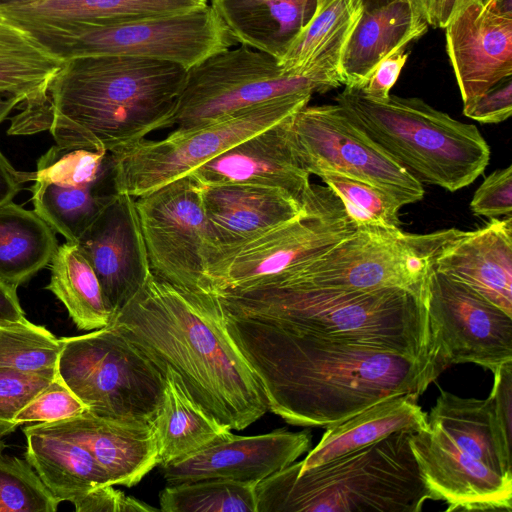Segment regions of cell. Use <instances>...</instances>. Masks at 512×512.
Segmentation results:
<instances>
[{
    "label": "cell",
    "mask_w": 512,
    "mask_h": 512,
    "mask_svg": "<svg viewBox=\"0 0 512 512\" xmlns=\"http://www.w3.org/2000/svg\"><path fill=\"white\" fill-rule=\"evenodd\" d=\"M186 73L176 63L125 55L66 60L45 94L18 107L8 134L49 131L62 147L113 152L173 126Z\"/></svg>",
    "instance_id": "3957f363"
},
{
    "label": "cell",
    "mask_w": 512,
    "mask_h": 512,
    "mask_svg": "<svg viewBox=\"0 0 512 512\" xmlns=\"http://www.w3.org/2000/svg\"><path fill=\"white\" fill-rule=\"evenodd\" d=\"M24 99L17 95L0 93V123L4 121L10 112L18 108Z\"/></svg>",
    "instance_id": "681fc988"
},
{
    "label": "cell",
    "mask_w": 512,
    "mask_h": 512,
    "mask_svg": "<svg viewBox=\"0 0 512 512\" xmlns=\"http://www.w3.org/2000/svg\"><path fill=\"white\" fill-rule=\"evenodd\" d=\"M223 311L269 410L294 426L327 428L383 398L420 397L447 369L439 355L412 357Z\"/></svg>",
    "instance_id": "6da1fadb"
},
{
    "label": "cell",
    "mask_w": 512,
    "mask_h": 512,
    "mask_svg": "<svg viewBox=\"0 0 512 512\" xmlns=\"http://www.w3.org/2000/svg\"><path fill=\"white\" fill-rule=\"evenodd\" d=\"M63 62L22 28L0 18V93L24 102L41 96Z\"/></svg>",
    "instance_id": "836d02e7"
},
{
    "label": "cell",
    "mask_w": 512,
    "mask_h": 512,
    "mask_svg": "<svg viewBox=\"0 0 512 512\" xmlns=\"http://www.w3.org/2000/svg\"><path fill=\"white\" fill-rule=\"evenodd\" d=\"M76 244L93 268L113 317L151 273L135 198L117 193Z\"/></svg>",
    "instance_id": "e0dca14e"
},
{
    "label": "cell",
    "mask_w": 512,
    "mask_h": 512,
    "mask_svg": "<svg viewBox=\"0 0 512 512\" xmlns=\"http://www.w3.org/2000/svg\"><path fill=\"white\" fill-rule=\"evenodd\" d=\"M418 398L413 394L389 396L349 419L327 427L318 444L298 462L299 471L373 444L395 432L428 430L427 413L418 405Z\"/></svg>",
    "instance_id": "484cf974"
},
{
    "label": "cell",
    "mask_w": 512,
    "mask_h": 512,
    "mask_svg": "<svg viewBox=\"0 0 512 512\" xmlns=\"http://www.w3.org/2000/svg\"><path fill=\"white\" fill-rule=\"evenodd\" d=\"M316 0H212L237 44L278 61L312 16Z\"/></svg>",
    "instance_id": "4316f807"
},
{
    "label": "cell",
    "mask_w": 512,
    "mask_h": 512,
    "mask_svg": "<svg viewBox=\"0 0 512 512\" xmlns=\"http://www.w3.org/2000/svg\"><path fill=\"white\" fill-rule=\"evenodd\" d=\"M426 306L433 348L447 367L474 363L493 372L512 361V316L434 267Z\"/></svg>",
    "instance_id": "9a60e30c"
},
{
    "label": "cell",
    "mask_w": 512,
    "mask_h": 512,
    "mask_svg": "<svg viewBox=\"0 0 512 512\" xmlns=\"http://www.w3.org/2000/svg\"><path fill=\"white\" fill-rule=\"evenodd\" d=\"M25 318L17 291L0 282V324Z\"/></svg>",
    "instance_id": "c3c4849f"
},
{
    "label": "cell",
    "mask_w": 512,
    "mask_h": 512,
    "mask_svg": "<svg viewBox=\"0 0 512 512\" xmlns=\"http://www.w3.org/2000/svg\"><path fill=\"white\" fill-rule=\"evenodd\" d=\"M410 436L395 432L305 471L295 461L256 484L257 512H419L436 497Z\"/></svg>",
    "instance_id": "5b68a950"
},
{
    "label": "cell",
    "mask_w": 512,
    "mask_h": 512,
    "mask_svg": "<svg viewBox=\"0 0 512 512\" xmlns=\"http://www.w3.org/2000/svg\"><path fill=\"white\" fill-rule=\"evenodd\" d=\"M230 430L269 411L264 389L229 335L215 293L185 290L152 272L109 323Z\"/></svg>",
    "instance_id": "7a4b0ae2"
},
{
    "label": "cell",
    "mask_w": 512,
    "mask_h": 512,
    "mask_svg": "<svg viewBox=\"0 0 512 512\" xmlns=\"http://www.w3.org/2000/svg\"><path fill=\"white\" fill-rule=\"evenodd\" d=\"M474 215L491 219L511 216L512 166L493 171L475 191L470 202Z\"/></svg>",
    "instance_id": "b9f144b4"
},
{
    "label": "cell",
    "mask_w": 512,
    "mask_h": 512,
    "mask_svg": "<svg viewBox=\"0 0 512 512\" xmlns=\"http://www.w3.org/2000/svg\"><path fill=\"white\" fill-rule=\"evenodd\" d=\"M56 372L98 417L153 423L161 407L166 376L112 326L60 338Z\"/></svg>",
    "instance_id": "9c48e42d"
},
{
    "label": "cell",
    "mask_w": 512,
    "mask_h": 512,
    "mask_svg": "<svg viewBox=\"0 0 512 512\" xmlns=\"http://www.w3.org/2000/svg\"><path fill=\"white\" fill-rule=\"evenodd\" d=\"M312 94L275 98L195 129H175L161 140L143 139L110 152L116 193L137 198L174 180L233 145L308 105Z\"/></svg>",
    "instance_id": "8fae6325"
},
{
    "label": "cell",
    "mask_w": 512,
    "mask_h": 512,
    "mask_svg": "<svg viewBox=\"0 0 512 512\" xmlns=\"http://www.w3.org/2000/svg\"><path fill=\"white\" fill-rule=\"evenodd\" d=\"M51 277L45 289L66 307L79 330H97L109 325V311L99 280L76 243L58 245L51 261Z\"/></svg>",
    "instance_id": "d6a6232c"
},
{
    "label": "cell",
    "mask_w": 512,
    "mask_h": 512,
    "mask_svg": "<svg viewBox=\"0 0 512 512\" xmlns=\"http://www.w3.org/2000/svg\"><path fill=\"white\" fill-rule=\"evenodd\" d=\"M427 421L445 432L463 452L512 479L511 442L498 425L489 397L463 398L440 389Z\"/></svg>",
    "instance_id": "83f0119b"
},
{
    "label": "cell",
    "mask_w": 512,
    "mask_h": 512,
    "mask_svg": "<svg viewBox=\"0 0 512 512\" xmlns=\"http://www.w3.org/2000/svg\"><path fill=\"white\" fill-rule=\"evenodd\" d=\"M354 125L420 182L455 192L473 183L490 161L478 128L419 98L382 100L345 87L336 98Z\"/></svg>",
    "instance_id": "8992f818"
},
{
    "label": "cell",
    "mask_w": 512,
    "mask_h": 512,
    "mask_svg": "<svg viewBox=\"0 0 512 512\" xmlns=\"http://www.w3.org/2000/svg\"><path fill=\"white\" fill-rule=\"evenodd\" d=\"M36 426L84 446L107 473L112 485L134 486L158 465L154 422L112 420L86 411Z\"/></svg>",
    "instance_id": "603a6c76"
},
{
    "label": "cell",
    "mask_w": 512,
    "mask_h": 512,
    "mask_svg": "<svg viewBox=\"0 0 512 512\" xmlns=\"http://www.w3.org/2000/svg\"><path fill=\"white\" fill-rule=\"evenodd\" d=\"M56 368L20 371L0 367V426L14 431L16 414L56 376Z\"/></svg>",
    "instance_id": "60d3db41"
},
{
    "label": "cell",
    "mask_w": 512,
    "mask_h": 512,
    "mask_svg": "<svg viewBox=\"0 0 512 512\" xmlns=\"http://www.w3.org/2000/svg\"><path fill=\"white\" fill-rule=\"evenodd\" d=\"M87 408L56 374L54 379L15 416L14 427L30 423H49L76 417Z\"/></svg>",
    "instance_id": "ab89813d"
},
{
    "label": "cell",
    "mask_w": 512,
    "mask_h": 512,
    "mask_svg": "<svg viewBox=\"0 0 512 512\" xmlns=\"http://www.w3.org/2000/svg\"><path fill=\"white\" fill-rule=\"evenodd\" d=\"M293 132L298 157L310 175L332 171L367 182L402 206L425 194L422 183L369 140L337 103L304 106L294 115Z\"/></svg>",
    "instance_id": "5bb4252c"
},
{
    "label": "cell",
    "mask_w": 512,
    "mask_h": 512,
    "mask_svg": "<svg viewBox=\"0 0 512 512\" xmlns=\"http://www.w3.org/2000/svg\"><path fill=\"white\" fill-rule=\"evenodd\" d=\"M459 231L413 234L400 228L356 226L316 259L265 280L346 290L402 288L427 296L435 260Z\"/></svg>",
    "instance_id": "30bf717a"
},
{
    "label": "cell",
    "mask_w": 512,
    "mask_h": 512,
    "mask_svg": "<svg viewBox=\"0 0 512 512\" xmlns=\"http://www.w3.org/2000/svg\"><path fill=\"white\" fill-rule=\"evenodd\" d=\"M203 185L188 174L135 198L152 274L176 287L214 293L206 273Z\"/></svg>",
    "instance_id": "4fadbf2b"
},
{
    "label": "cell",
    "mask_w": 512,
    "mask_h": 512,
    "mask_svg": "<svg viewBox=\"0 0 512 512\" xmlns=\"http://www.w3.org/2000/svg\"><path fill=\"white\" fill-rule=\"evenodd\" d=\"M11 432H13L11 429L0 426V452H2L6 447L4 437L10 434Z\"/></svg>",
    "instance_id": "f5cc1de1"
},
{
    "label": "cell",
    "mask_w": 512,
    "mask_h": 512,
    "mask_svg": "<svg viewBox=\"0 0 512 512\" xmlns=\"http://www.w3.org/2000/svg\"><path fill=\"white\" fill-rule=\"evenodd\" d=\"M33 182L34 211L71 243L117 194L105 150L55 144L38 159Z\"/></svg>",
    "instance_id": "2e32d148"
},
{
    "label": "cell",
    "mask_w": 512,
    "mask_h": 512,
    "mask_svg": "<svg viewBox=\"0 0 512 512\" xmlns=\"http://www.w3.org/2000/svg\"><path fill=\"white\" fill-rule=\"evenodd\" d=\"M482 3L489 6L498 13L512 17V0H481Z\"/></svg>",
    "instance_id": "f907efd6"
},
{
    "label": "cell",
    "mask_w": 512,
    "mask_h": 512,
    "mask_svg": "<svg viewBox=\"0 0 512 512\" xmlns=\"http://www.w3.org/2000/svg\"><path fill=\"white\" fill-rule=\"evenodd\" d=\"M59 503L26 459L0 452V512H55Z\"/></svg>",
    "instance_id": "f35d334b"
},
{
    "label": "cell",
    "mask_w": 512,
    "mask_h": 512,
    "mask_svg": "<svg viewBox=\"0 0 512 512\" xmlns=\"http://www.w3.org/2000/svg\"><path fill=\"white\" fill-rule=\"evenodd\" d=\"M339 198L355 224L399 228L402 204L389 193L367 182L332 171L316 174Z\"/></svg>",
    "instance_id": "74e56055"
},
{
    "label": "cell",
    "mask_w": 512,
    "mask_h": 512,
    "mask_svg": "<svg viewBox=\"0 0 512 512\" xmlns=\"http://www.w3.org/2000/svg\"><path fill=\"white\" fill-rule=\"evenodd\" d=\"M311 438L309 431L240 436L229 430L188 457L162 466L163 477L168 485L210 478L258 483L307 452Z\"/></svg>",
    "instance_id": "ac0fdd59"
},
{
    "label": "cell",
    "mask_w": 512,
    "mask_h": 512,
    "mask_svg": "<svg viewBox=\"0 0 512 512\" xmlns=\"http://www.w3.org/2000/svg\"><path fill=\"white\" fill-rule=\"evenodd\" d=\"M216 295L231 314L412 357L439 355L432 345L427 296L406 289L346 290L264 280Z\"/></svg>",
    "instance_id": "277c9868"
},
{
    "label": "cell",
    "mask_w": 512,
    "mask_h": 512,
    "mask_svg": "<svg viewBox=\"0 0 512 512\" xmlns=\"http://www.w3.org/2000/svg\"><path fill=\"white\" fill-rule=\"evenodd\" d=\"M407 59L408 54L404 50L385 58L375 67L364 85L358 89L365 96L372 99L382 100L387 98Z\"/></svg>",
    "instance_id": "f6af8a7d"
},
{
    "label": "cell",
    "mask_w": 512,
    "mask_h": 512,
    "mask_svg": "<svg viewBox=\"0 0 512 512\" xmlns=\"http://www.w3.org/2000/svg\"><path fill=\"white\" fill-rule=\"evenodd\" d=\"M202 202L206 260L290 221L304 209V201L281 189L248 184L203 185Z\"/></svg>",
    "instance_id": "7402d4cb"
},
{
    "label": "cell",
    "mask_w": 512,
    "mask_h": 512,
    "mask_svg": "<svg viewBox=\"0 0 512 512\" xmlns=\"http://www.w3.org/2000/svg\"><path fill=\"white\" fill-rule=\"evenodd\" d=\"M73 504L77 512H151L158 510L113 488L111 484L91 490Z\"/></svg>",
    "instance_id": "ee69618b"
},
{
    "label": "cell",
    "mask_w": 512,
    "mask_h": 512,
    "mask_svg": "<svg viewBox=\"0 0 512 512\" xmlns=\"http://www.w3.org/2000/svg\"><path fill=\"white\" fill-rule=\"evenodd\" d=\"M23 432L26 460L59 502L73 503L91 490L111 484L107 473L81 444L36 424L27 425Z\"/></svg>",
    "instance_id": "f1b7e54d"
},
{
    "label": "cell",
    "mask_w": 512,
    "mask_h": 512,
    "mask_svg": "<svg viewBox=\"0 0 512 512\" xmlns=\"http://www.w3.org/2000/svg\"><path fill=\"white\" fill-rule=\"evenodd\" d=\"M355 228L339 198L327 186L311 184L298 216L234 249L212 254L206 273L215 294L241 289L316 259Z\"/></svg>",
    "instance_id": "7c38bea8"
},
{
    "label": "cell",
    "mask_w": 512,
    "mask_h": 512,
    "mask_svg": "<svg viewBox=\"0 0 512 512\" xmlns=\"http://www.w3.org/2000/svg\"><path fill=\"white\" fill-rule=\"evenodd\" d=\"M428 25L445 28L456 12L471 0H415Z\"/></svg>",
    "instance_id": "bcb514c9"
},
{
    "label": "cell",
    "mask_w": 512,
    "mask_h": 512,
    "mask_svg": "<svg viewBox=\"0 0 512 512\" xmlns=\"http://www.w3.org/2000/svg\"><path fill=\"white\" fill-rule=\"evenodd\" d=\"M9 22L22 28L62 61L86 56L125 55L168 61L188 70L237 44L211 5L120 23Z\"/></svg>",
    "instance_id": "ba28073f"
},
{
    "label": "cell",
    "mask_w": 512,
    "mask_h": 512,
    "mask_svg": "<svg viewBox=\"0 0 512 512\" xmlns=\"http://www.w3.org/2000/svg\"><path fill=\"white\" fill-rule=\"evenodd\" d=\"M207 5V0H12L0 5V18L120 23Z\"/></svg>",
    "instance_id": "f546056e"
},
{
    "label": "cell",
    "mask_w": 512,
    "mask_h": 512,
    "mask_svg": "<svg viewBox=\"0 0 512 512\" xmlns=\"http://www.w3.org/2000/svg\"><path fill=\"white\" fill-rule=\"evenodd\" d=\"M422 478L445 511H512V479L502 477L459 449L437 426L411 433Z\"/></svg>",
    "instance_id": "d6986e66"
},
{
    "label": "cell",
    "mask_w": 512,
    "mask_h": 512,
    "mask_svg": "<svg viewBox=\"0 0 512 512\" xmlns=\"http://www.w3.org/2000/svg\"><path fill=\"white\" fill-rule=\"evenodd\" d=\"M342 50H326L303 73L286 72L276 58L245 45L217 52L187 70L173 125L200 128L275 98L337 88Z\"/></svg>",
    "instance_id": "52a82bcc"
},
{
    "label": "cell",
    "mask_w": 512,
    "mask_h": 512,
    "mask_svg": "<svg viewBox=\"0 0 512 512\" xmlns=\"http://www.w3.org/2000/svg\"><path fill=\"white\" fill-rule=\"evenodd\" d=\"M363 12L361 0H319L297 36L279 60L290 73H303L326 50L346 42Z\"/></svg>",
    "instance_id": "e575fe53"
},
{
    "label": "cell",
    "mask_w": 512,
    "mask_h": 512,
    "mask_svg": "<svg viewBox=\"0 0 512 512\" xmlns=\"http://www.w3.org/2000/svg\"><path fill=\"white\" fill-rule=\"evenodd\" d=\"M428 23L415 0H395L363 10L345 44L339 75L345 87L361 88L375 67L424 35Z\"/></svg>",
    "instance_id": "d4e9b609"
},
{
    "label": "cell",
    "mask_w": 512,
    "mask_h": 512,
    "mask_svg": "<svg viewBox=\"0 0 512 512\" xmlns=\"http://www.w3.org/2000/svg\"><path fill=\"white\" fill-rule=\"evenodd\" d=\"M434 268L512 316V217L494 218L475 231L460 230Z\"/></svg>",
    "instance_id": "cb8c5ba5"
},
{
    "label": "cell",
    "mask_w": 512,
    "mask_h": 512,
    "mask_svg": "<svg viewBox=\"0 0 512 512\" xmlns=\"http://www.w3.org/2000/svg\"><path fill=\"white\" fill-rule=\"evenodd\" d=\"M257 483L201 479L166 486L159 494L164 512H257Z\"/></svg>",
    "instance_id": "d590c367"
},
{
    "label": "cell",
    "mask_w": 512,
    "mask_h": 512,
    "mask_svg": "<svg viewBox=\"0 0 512 512\" xmlns=\"http://www.w3.org/2000/svg\"><path fill=\"white\" fill-rule=\"evenodd\" d=\"M154 429L161 467L188 457L230 430L204 411L169 370Z\"/></svg>",
    "instance_id": "4dcf8cb0"
},
{
    "label": "cell",
    "mask_w": 512,
    "mask_h": 512,
    "mask_svg": "<svg viewBox=\"0 0 512 512\" xmlns=\"http://www.w3.org/2000/svg\"><path fill=\"white\" fill-rule=\"evenodd\" d=\"M295 114L233 145L190 175L205 186L248 184L277 188L303 202L311 183L295 148Z\"/></svg>",
    "instance_id": "ffe728a7"
},
{
    "label": "cell",
    "mask_w": 512,
    "mask_h": 512,
    "mask_svg": "<svg viewBox=\"0 0 512 512\" xmlns=\"http://www.w3.org/2000/svg\"><path fill=\"white\" fill-rule=\"evenodd\" d=\"M463 114L483 124H496L512 114V78L500 83L463 104Z\"/></svg>",
    "instance_id": "7bdbcfd3"
},
{
    "label": "cell",
    "mask_w": 512,
    "mask_h": 512,
    "mask_svg": "<svg viewBox=\"0 0 512 512\" xmlns=\"http://www.w3.org/2000/svg\"><path fill=\"white\" fill-rule=\"evenodd\" d=\"M445 29L446 51L463 104L512 76V17L471 0Z\"/></svg>",
    "instance_id": "44dd1931"
},
{
    "label": "cell",
    "mask_w": 512,
    "mask_h": 512,
    "mask_svg": "<svg viewBox=\"0 0 512 512\" xmlns=\"http://www.w3.org/2000/svg\"><path fill=\"white\" fill-rule=\"evenodd\" d=\"M33 179L34 172L16 170L0 151V205L12 202L23 185Z\"/></svg>",
    "instance_id": "7dc6e473"
},
{
    "label": "cell",
    "mask_w": 512,
    "mask_h": 512,
    "mask_svg": "<svg viewBox=\"0 0 512 512\" xmlns=\"http://www.w3.org/2000/svg\"><path fill=\"white\" fill-rule=\"evenodd\" d=\"M11 0H0V5L9 3Z\"/></svg>",
    "instance_id": "db71d44e"
},
{
    "label": "cell",
    "mask_w": 512,
    "mask_h": 512,
    "mask_svg": "<svg viewBox=\"0 0 512 512\" xmlns=\"http://www.w3.org/2000/svg\"><path fill=\"white\" fill-rule=\"evenodd\" d=\"M55 231L34 211L0 205V282L17 288L46 267L57 247Z\"/></svg>",
    "instance_id": "1f68e13d"
},
{
    "label": "cell",
    "mask_w": 512,
    "mask_h": 512,
    "mask_svg": "<svg viewBox=\"0 0 512 512\" xmlns=\"http://www.w3.org/2000/svg\"><path fill=\"white\" fill-rule=\"evenodd\" d=\"M478 1H481V0H478Z\"/></svg>",
    "instance_id": "11a10c76"
},
{
    "label": "cell",
    "mask_w": 512,
    "mask_h": 512,
    "mask_svg": "<svg viewBox=\"0 0 512 512\" xmlns=\"http://www.w3.org/2000/svg\"><path fill=\"white\" fill-rule=\"evenodd\" d=\"M319 1V0H316ZM395 0H361L363 10L370 11L380 7H383Z\"/></svg>",
    "instance_id": "816d5d0a"
},
{
    "label": "cell",
    "mask_w": 512,
    "mask_h": 512,
    "mask_svg": "<svg viewBox=\"0 0 512 512\" xmlns=\"http://www.w3.org/2000/svg\"><path fill=\"white\" fill-rule=\"evenodd\" d=\"M61 339L26 318L0 324V367L20 371L56 368Z\"/></svg>",
    "instance_id": "8d00e7d4"
}]
</instances>
